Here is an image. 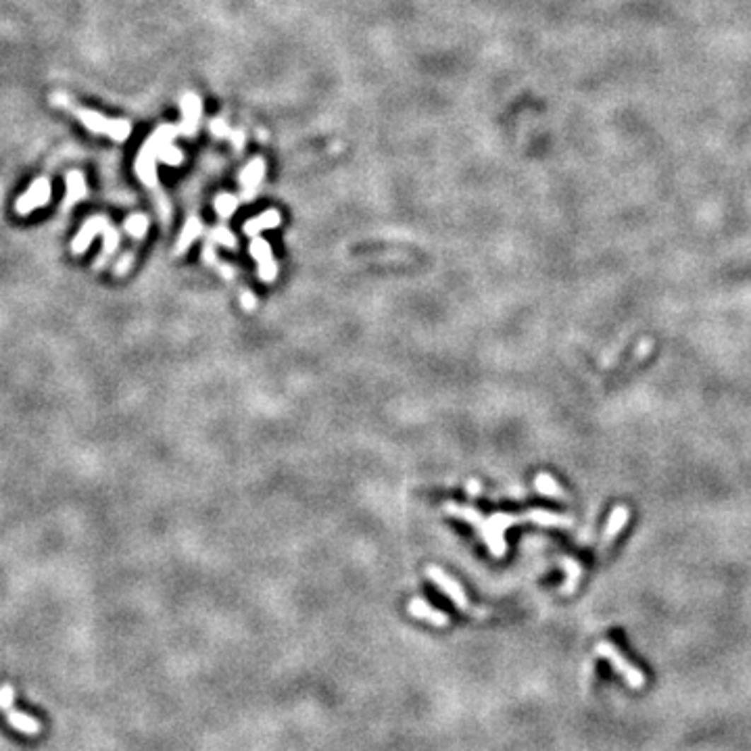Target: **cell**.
Masks as SVG:
<instances>
[{
  "label": "cell",
  "mask_w": 751,
  "mask_h": 751,
  "mask_svg": "<svg viewBox=\"0 0 751 751\" xmlns=\"http://www.w3.org/2000/svg\"><path fill=\"white\" fill-rule=\"evenodd\" d=\"M465 491H467L470 495H480V482H478V480H470V482L465 484Z\"/></svg>",
  "instance_id": "obj_28"
},
{
  "label": "cell",
  "mask_w": 751,
  "mask_h": 751,
  "mask_svg": "<svg viewBox=\"0 0 751 751\" xmlns=\"http://www.w3.org/2000/svg\"><path fill=\"white\" fill-rule=\"evenodd\" d=\"M537 489H539V493H542V495H559V493H561L559 487L555 484V480H553L551 476H547V474H541V476L537 478Z\"/></svg>",
  "instance_id": "obj_21"
},
{
  "label": "cell",
  "mask_w": 751,
  "mask_h": 751,
  "mask_svg": "<svg viewBox=\"0 0 751 751\" xmlns=\"http://www.w3.org/2000/svg\"><path fill=\"white\" fill-rule=\"evenodd\" d=\"M180 107H182V124L177 127L180 134L182 136H194L199 125H201L203 100L194 92H184L180 96Z\"/></svg>",
  "instance_id": "obj_7"
},
{
  "label": "cell",
  "mask_w": 751,
  "mask_h": 751,
  "mask_svg": "<svg viewBox=\"0 0 751 751\" xmlns=\"http://www.w3.org/2000/svg\"><path fill=\"white\" fill-rule=\"evenodd\" d=\"M280 221H282L280 211H276V209H267V211H263L261 215H257V217H252V219H249V221H245L243 230H245V234H247L249 238H255V236H259V232H263V230L278 228V226H280Z\"/></svg>",
  "instance_id": "obj_14"
},
{
  "label": "cell",
  "mask_w": 751,
  "mask_h": 751,
  "mask_svg": "<svg viewBox=\"0 0 751 751\" xmlns=\"http://www.w3.org/2000/svg\"><path fill=\"white\" fill-rule=\"evenodd\" d=\"M426 576L432 581V583L436 584L453 603H455V607L458 610H461V612H470L472 610V605H470V599H467V595H465V590H463V586L453 578V576H449L443 568H438V566H428L426 568Z\"/></svg>",
  "instance_id": "obj_5"
},
{
  "label": "cell",
  "mask_w": 751,
  "mask_h": 751,
  "mask_svg": "<svg viewBox=\"0 0 751 751\" xmlns=\"http://www.w3.org/2000/svg\"><path fill=\"white\" fill-rule=\"evenodd\" d=\"M159 161H163L167 165H180V163L184 161V155H182V151H180L177 146H173V142H171V144L163 146V151L159 153Z\"/></svg>",
  "instance_id": "obj_20"
},
{
  "label": "cell",
  "mask_w": 751,
  "mask_h": 751,
  "mask_svg": "<svg viewBox=\"0 0 751 751\" xmlns=\"http://www.w3.org/2000/svg\"><path fill=\"white\" fill-rule=\"evenodd\" d=\"M52 105L61 107V109H69L74 111V115L80 120V124H83V127H88L92 134H98V136H107L111 138L113 142H125L132 134V124L127 120H109L107 115H100L92 109H82V107H76L71 103V98L67 94H61L57 92L52 98H50Z\"/></svg>",
  "instance_id": "obj_2"
},
{
  "label": "cell",
  "mask_w": 751,
  "mask_h": 751,
  "mask_svg": "<svg viewBox=\"0 0 751 751\" xmlns=\"http://www.w3.org/2000/svg\"><path fill=\"white\" fill-rule=\"evenodd\" d=\"M107 226H109V219H107L105 215H94V217H90L82 228H80V232L76 234V238L71 240V252L78 255V257L83 255V252L88 250V247L92 245V240H94L98 234L105 232Z\"/></svg>",
  "instance_id": "obj_10"
},
{
  "label": "cell",
  "mask_w": 751,
  "mask_h": 751,
  "mask_svg": "<svg viewBox=\"0 0 751 751\" xmlns=\"http://www.w3.org/2000/svg\"><path fill=\"white\" fill-rule=\"evenodd\" d=\"M209 129H211V134H213L215 138H230V134H232V129L228 127V124H226L221 117H215V120L209 124Z\"/></svg>",
  "instance_id": "obj_22"
},
{
  "label": "cell",
  "mask_w": 751,
  "mask_h": 751,
  "mask_svg": "<svg viewBox=\"0 0 751 751\" xmlns=\"http://www.w3.org/2000/svg\"><path fill=\"white\" fill-rule=\"evenodd\" d=\"M263 177H265V161H263V157L250 159L249 163L245 165V169L240 171V186H243V199L245 201H250L257 194Z\"/></svg>",
  "instance_id": "obj_11"
},
{
  "label": "cell",
  "mask_w": 751,
  "mask_h": 751,
  "mask_svg": "<svg viewBox=\"0 0 751 751\" xmlns=\"http://www.w3.org/2000/svg\"><path fill=\"white\" fill-rule=\"evenodd\" d=\"M240 305H243V309H245V311H252V309L257 307V298H255V294H252L250 291L240 292Z\"/></svg>",
  "instance_id": "obj_24"
},
{
  "label": "cell",
  "mask_w": 751,
  "mask_h": 751,
  "mask_svg": "<svg viewBox=\"0 0 751 751\" xmlns=\"http://www.w3.org/2000/svg\"><path fill=\"white\" fill-rule=\"evenodd\" d=\"M250 257L259 263V278L263 282H274L278 278V263L272 255V247L267 240L255 236L249 247Z\"/></svg>",
  "instance_id": "obj_8"
},
{
  "label": "cell",
  "mask_w": 751,
  "mask_h": 751,
  "mask_svg": "<svg viewBox=\"0 0 751 751\" xmlns=\"http://www.w3.org/2000/svg\"><path fill=\"white\" fill-rule=\"evenodd\" d=\"M65 186H67V190H65L63 209L67 211V209L74 207L76 203H80L82 199H86V194H88L86 175H83L82 171H78V169L67 171V175H65Z\"/></svg>",
  "instance_id": "obj_13"
},
{
  "label": "cell",
  "mask_w": 751,
  "mask_h": 751,
  "mask_svg": "<svg viewBox=\"0 0 751 751\" xmlns=\"http://www.w3.org/2000/svg\"><path fill=\"white\" fill-rule=\"evenodd\" d=\"M407 612H409L414 618H417V620H424V622L436 626V628H445V626H449V616H447L445 612H441V610L432 607V605H430L426 599H421V597H414V599L409 601Z\"/></svg>",
  "instance_id": "obj_12"
},
{
  "label": "cell",
  "mask_w": 751,
  "mask_h": 751,
  "mask_svg": "<svg viewBox=\"0 0 751 751\" xmlns=\"http://www.w3.org/2000/svg\"><path fill=\"white\" fill-rule=\"evenodd\" d=\"M203 259H205V263H209V265H213V267H217V257H215V250H213V243H209L207 247H205V250H203Z\"/></svg>",
  "instance_id": "obj_26"
},
{
  "label": "cell",
  "mask_w": 751,
  "mask_h": 751,
  "mask_svg": "<svg viewBox=\"0 0 751 751\" xmlns=\"http://www.w3.org/2000/svg\"><path fill=\"white\" fill-rule=\"evenodd\" d=\"M132 263H134V252L129 250V252H125L124 257L115 263V267H113V274L115 276H125L127 272H129V267H132Z\"/></svg>",
  "instance_id": "obj_23"
},
{
  "label": "cell",
  "mask_w": 751,
  "mask_h": 751,
  "mask_svg": "<svg viewBox=\"0 0 751 751\" xmlns=\"http://www.w3.org/2000/svg\"><path fill=\"white\" fill-rule=\"evenodd\" d=\"M120 243H122V236H120V232L109 223L107 228H105V232H103V252H100V257L94 261V269H103L105 267V263L115 255V250H117V247H120Z\"/></svg>",
  "instance_id": "obj_16"
},
{
  "label": "cell",
  "mask_w": 751,
  "mask_h": 751,
  "mask_svg": "<svg viewBox=\"0 0 751 751\" xmlns=\"http://www.w3.org/2000/svg\"><path fill=\"white\" fill-rule=\"evenodd\" d=\"M597 651H599L601 656H605V658H607V660L616 666V670H620V674L624 676L626 682H628L632 689H641V687H643V682H645L643 672H641L636 666L628 664L624 658L618 653V649H616L614 645H610V643H601V645L597 647Z\"/></svg>",
  "instance_id": "obj_9"
},
{
  "label": "cell",
  "mask_w": 751,
  "mask_h": 751,
  "mask_svg": "<svg viewBox=\"0 0 751 751\" xmlns=\"http://www.w3.org/2000/svg\"><path fill=\"white\" fill-rule=\"evenodd\" d=\"M238 199L234 197V194H228V192H223V194H219L217 199H215V211L223 217V219H228L236 209H238Z\"/></svg>",
  "instance_id": "obj_19"
},
{
  "label": "cell",
  "mask_w": 751,
  "mask_h": 751,
  "mask_svg": "<svg viewBox=\"0 0 751 751\" xmlns=\"http://www.w3.org/2000/svg\"><path fill=\"white\" fill-rule=\"evenodd\" d=\"M52 199V186L48 177H38L32 182V186L15 201V211L19 215H30L32 211L42 209L48 205V201Z\"/></svg>",
  "instance_id": "obj_6"
},
{
  "label": "cell",
  "mask_w": 751,
  "mask_h": 751,
  "mask_svg": "<svg viewBox=\"0 0 751 751\" xmlns=\"http://www.w3.org/2000/svg\"><path fill=\"white\" fill-rule=\"evenodd\" d=\"M217 269H219V274L226 278V280H232L234 278V269H232V265H228V263H217Z\"/></svg>",
  "instance_id": "obj_27"
},
{
  "label": "cell",
  "mask_w": 751,
  "mask_h": 751,
  "mask_svg": "<svg viewBox=\"0 0 751 751\" xmlns=\"http://www.w3.org/2000/svg\"><path fill=\"white\" fill-rule=\"evenodd\" d=\"M13 704H15V689H13L8 682L0 685V709L6 714V722H8L15 730L23 733V735H28V737H38L42 730L40 720H38V718H32V716H28V714L17 711Z\"/></svg>",
  "instance_id": "obj_4"
},
{
  "label": "cell",
  "mask_w": 751,
  "mask_h": 751,
  "mask_svg": "<svg viewBox=\"0 0 751 751\" xmlns=\"http://www.w3.org/2000/svg\"><path fill=\"white\" fill-rule=\"evenodd\" d=\"M445 509H447V513H451V516H455V518H459V520H463V522L472 524V526L480 532L482 541L489 545V549H491V553H493L495 557H503V555H505V541H503V532H505L509 526H513V524L522 522L524 518L535 522V511H530V513H528V516H524V518H518V516H507V513H495V516H491V518H484L480 511H476L474 507H467V505H455V503H449Z\"/></svg>",
  "instance_id": "obj_1"
},
{
  "label": "cell",
  "mask_w": 751,
  "mask_h": 751,
  "mask_svg": "<svg viewBox=\"0 0 751 751\" xmlns=\"http://www.w3.org/2000/svg\"><path fill=\"white\" fill-rule=\"evenodd\" d=\"M201 234H203V223H201V219H199L197 215H190L188 221H186V226H184V230H182V234H180V238H177V243H175V255H184V252L188 250V247H190Z\"/></svg>",
  "instance_id": "obj_15"
},
{
  "label": "cell",
  "mask_w": 751,
  "mask_h": 751,
  "mask_svg": "<svg viewBox=\"0 0 751 751\" xmlns=\"http://www.w3.org/2000/svg\"><path fill=\"white\" fill-rule=\"evenodd\" d=\"M180 136V129L175 125H159L155 129V134L151 138H146V142L142 144L134 171L136 175L142 180V184L151 190H155L159 194V184H157V161H159V153L163 151V146L171 144L173 138Z\"/></svg>",
  "instance_id": "obj_3"
},
{
  "label": "cell",
  "mask_w": 751,
  "mask_h": 751,
  "mask_svg": "<svg viewBox=\"0 0 751 751\" xmlns=\"http://www.w3.org/2000/svg\"><path fill=\"white\" fill-rule=\"evenodd\" d=\"M149 226H151L149 217L142 215V213H136V215H129V217L125 219L124 230L132 238L140 240V238H144V234L149 232Z\"/></svg>",
  "instance_id": "obj_17"
},
{
  "label": "cell",
  "mask_w": 751,
  "mask_h": 751,
  "mask_svg": "<svg viewBox=\"0 0 751 751\" xmlns=\"http://www.w3.org/2000/svg\"><path fill=\"white\" fill-rule=\"evenodd\" d=\"M209 238H211L213 245H221V247H228V249H236V247H238L236 236H234L228 228H223V226L213 228L211 234H209Z\"/></svg>",
  "instance_id": "obj_18"
},
{
  "label": "cell",
  "mask_w": 751,
  "mask_h": 751,
  "mask_svg": "<svg viewBox=\"0 0 751 751\" xmlns=\"http://www.w3.org/2000/svg\"><path fill=\"white\" fill-rule=\"evenodd\" d=\"M230 140H232L234 151H236V153H243V149H245V132H243V129L232 132V134H230Z\"/></svg>",
  "instance_id": "obj_25"
}]
</instances>
